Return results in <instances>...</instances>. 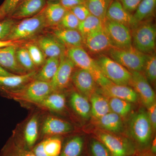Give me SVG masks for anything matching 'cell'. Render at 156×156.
Returning <instances> with one entry per match:
<instances>
[{"label":"cell","instance_id":"3957f363","mask_svg":"<svg viewBox=\"0 0 156 156\" xmlns=\"http://www.w3.org/2000/svg\"><path fill=\"white\" fill-rule=\"evenodd\" d=\"M52 92L50 82L34 80L21 88L6 92L4 96L38 105Z\"/></svg>","mask_w":156,"mask_h":156},{"label":"cell","instance_id":"f1b7e54d","mask_svg":"<svg viewBox=\"0 0 156 156\" xmlns=\"http://www.w3.org/2000/svg\"><path fill=\"white\" fill-rule=\"evenodd\" d=\"M84 144L85 140L83 136H73L63 143L59 156H81L83 152Z\"/></svg>","mask_w":156,"mask_h":156},{"label":"cell","instance_id":"5b68a950","mask_svg":"<svg viewBox=\"0 0 156 156\" xmlns=\"http://www.w3.org/2000/svg\"><path fill=\"white\" fill-rule=\"evenodd\" d=\"M109 56L129 71H143L147 54L141 53L133 46L124 49L112 48Z\"/></svg>","mask_w":156,"mask_h":156},{"label":"cell","instance_id":"44dd1931","mask_svg":"<svg viewBox=\"0 0 156 156\" xmlns=\"http://www.w3.org/2000/svg\"><path fill=\"white\" fill-rule=\"evenodd\" d=\"M36 72V70L23 75L0 76V94L4 96L7 92L23 87L34 80Z\"/></svg>","mask_w":156,"mask_h":156},{"label":"cell","instance_id":"b9f144b4","mask_svg":"<svg viewBox=\"0 0 156 156\" xmlns=\"http://www.w3.org/2000/svg\"><path fill=\"white\" fill-rule=\"evenodd\" d=\"M16 22V20L9 17L0 20V40L6 41Z\"/></svg>","mask_w":156,"mask_h":156},{"label":"cell","instance_id":"7dc6e473","mask_svg":"<svg viewBox=\"0 0 156 156\" xmlns=\"http://www.w3.org/2000/svg\"><path fill=\"white\" fill-rule=\"evenodd\" d=\"M135 156H156V154L153 153L150 150L148 149L138 152Z\"/></svg>","mask_w":156,"mask_h":156},{"label":"cell","instance_id":"e575fe53","mask_svg":"<svg viewBox=\"0 0 156 156\" xmlns=\"http://www.w3.org/2000/svg\"><path fill=\"white\" fill-rule=\"evenodd\" d=\"M108 98L111 112L116 114L122 118H126L131 113L132 103L117 98Z\"/></svg>","mask_w":156,"mask_h":156},{"label":"cell","instance_id":"83f0119b","mask_svg":"<svg viewBox=\"0 0 156 156\" xmlns=\"http://www.w3.org/2000/svg\"><path fill=\"white\" fill-rule=\"evenodd\" d=\"M37 105L50 111L61 112L65 108L66 98L64 94L61 92H53Z\"/></svg>","mask_w":156,"mask_h":156},{"label":"cell","instance_id":"d6a6232c","mask_svg":"<svg viewBox=\"0 0 156 156\" xmlns=\"http://www.w3.org/2000/svg\"><path fill=\"white\" fill-rule=\"evenodd\" d=\"M0 156H36L31 150L26 149L15 141L9 140L0 152Z\"/></svg>","mask_w":156,"mask_h":156},{"label":"cell","instance_id":"603a6c76","mask_svg":"<svg viewBox=\"0 0 156 156\" xmlns=\"http://www.w3.org/2000/svg\"><path fill=\"white\" fill-rule=\"evenodd\" d=\"M83 43L88 50L92 53L108 51L113 48L103 28L88 35L84 39Z\"/></svg>","mask_w":156,"mask_h":156},{"label":"cell","instance_id":"f35d334b","mask_svg":"<svg viewBox=\"0 0 156 156\" xmlns=\"http://www.w3.org/2000/svg\"><path fill=\"white\" fill-rule=\"evenodd\" d=\"M89 146L92 156H111L106 146L96 137L90 139Z\"/></svg>","mask_w":156,"mask_h":156},{"label":"cell","instance_id":"bcb514c9","mask_svg":"<svg viewBox=\"0 0 156 156\" xmlns=\"http://www.w3.org/2000/svg\"><path fill=\"white\" fill-rule=\"evenodd\" d=\"M59 3L67 10L79 5L85 4V0H59Z\"/></svg>","mask_w":156,"mask_h":156},{"label":"cell","instance_id":"f5cc1de1","mask_svg":"<svg viewBox=\"0 0 156 156\" xmlns=\"http://www.w3.org/2000/svg\"></svg>","mask_w":156,"mask_h":156},{"label":"cell","instance_id":"8fae6325","mask_svg":"<svg viewBox=\"0 0 156 156\" xmlns=\"http://www.w3.org/2000/svg\"><path fill=\"white\" fill-rule=\"evenodd\" d=\"M98 86L100 87L98 90L108 98H117L132 103H136L139 98L130 86L115 84L107 79Z\"/></svg>","mask_w":156,"mask_h":156},{"label":"cell","instance_id":"6da1fadb","mask_svg":"<svg viewBox=\"0 0 156 156\" xmlns=\"http://www.w3.org/2000/svg\"><path fill=\"white\" fill-rule=\"evenodd\" d=\"M127 136L132 140L137 153L149 149L154 132L146 111L140 109L128 120Z\"/></svg>","mask_w":156,"mask_h":156},{"label":"cell","instance_id":"d590c367","mask_svg":"<svg viewBox=\"0 0 156 156\" xmlns=\"http://www.w3.org/2000/svg\"><path fill=\"white\" fill-rule=\"evenodd\" d=\"M16 56L20 65L27 73L36 71V67L32 60L29 53L23 46H17L16 50Z\"/></svg>","mask_w":156,"mask_h":156},{"label":"cell","instance_id":"e0dca14e","mask_svg":"<svg viewBox=\"0 0 156 156\" xmlns=\"http://www.w3.org/2000/svg\"><path fill=\"white\" fill-rule=\"evenodd\" d=\"M38 136V117L37 115H34L27 122L23 128L22 136L13 137L19 145L26 149L31 151L37 143Z\"/></svg>","mask_w":156,"mask_h":156},{"label":"cell","instance_id":"816d5d0a","mask_svg":"<svg viewBox=\"0 0 156 156\" xmlns=\"http://www.w3.org/2000/svg\"><path fill=\"white\" fill-rule=\"evenodd\" d=\"M48 2H59V0H47Z\"/></svg>","mask_w":156,"mask_h":156},{"label":"cell","instance_id":"1f68e13d","mask_svg":"<svg viewBox=\"0 0 156 156\" xmlns=\"http://www.w3.org/2000/svg\"><path fill=\"white\" fill-rule=\"evenodd\" d=\"M112 0H85V5L90 14L98 17L102 21L106 19L108 6Z\"/></svg>","mask_w":156,"mask_h":156},{"label":"cell","instance_id":"836d02e7","mask_svg":"<svg viewBox=\"0 0 156 156\" xmlns=\"http://www.w3.org/2000/svg\"><path fill=\"white\" fill-rule=\"evenodd\" d=\"M156 0H142L133 14L135 21L140 23L151 17L154 12Z\"/></svg>","mask_w":156,"mask_h":156},{"label":"cell","instance_id":"9c48e42d","mask_svg":"<svg viewBox=\"0 0 156 156\" xmlns=\"http://www.w3.org/2000/svg\"><path fill=\"white\" fill-rule=\"evenodd\" d=\"M103 28L113 48L124 49L132 46L131 31L128 27L105 19Z\"/></svg>","mask_w":156,"mask_h":156},{"label":"cell","instance_id":"ac0fdd59","mask_svg":"<svg viewBox=\"0 0 156 156\" xmlns=\"http://www.w3.org/2000/svg\"><path fill=\"white\" fill-rule=\"evenodd\" d=\"M74 128L67 121L53 116L47 117L42 124L41 134L47 136H58L70 133Z\"/></svg>","mask_w":156,"mask_h":156},{"label":"cell","instance_id":"ee69618b","mask_svg":"<svg viewBox=\"0 0 156 156\" xmlns=\"http://www.w3.org/2000/svg\"><path fill=\"white\" fill-rule=\"evenodd\" d=\"M122 4L124 9L132 14L134 12L142 0H118Z\"/></svg>","mask_w":156,"mask_h":156},{"label":"cell","instance_id":"74e56055","mask_svg":"<svg viewBox=\"0 0 156 156\" xmlns=\"http://www.w3.org/2000/svg\"><path fill=\"white\" fill-rule=\"evenodd\" d=\"M148 81L154 83L156 80V56L154 53L147 54L143 69Z\"/></svg>","mask_w":156,"mask_h":156},{"label":"cell","instance_id":"ab89813d","mask_svg":"<svg viewBox=\"0 0 156 156\" xmlns=\"http://www.w3.org/2000/svg\"><path fill=\"white\" fill-rule=\"evenodd\" d=\"M80 21L70 10H67L58 24L59 28L78 30Z\"/></svg>","mask_w":156,"mask_h":156},{"label":"cell","instance_id":"f907efd6","mask_svg":"<svg viewBox=\"0 0 156 156\" xmlns=\"http://www.w3.org/2000/svg\"><path fill=\"white\" fill-rule=\"evenodd\" d=\"M14 74L7 71L6 70L0 67V76H11L14 75Z\"/></svg>","mask_w":156,"mask_h":156},{"label":"cell","instance_id":"60d3db41","mask_svg":"<svg viewBox=\"0 0 156 156\" xmlns=\"http://www.w3.org/2000/svg\"><path fill=\"white\" fill-rule=\"evenodd\" d=\"M23 0H5L0 6V20L8 18Z\"/></svg>","mask_w":156,"mask_h":156},{"label":"cell","instance_id":"7bdbcfd3","mask_svg":"<svg viewBox=\"0 0 156 156\" xmlns=\"http://www.w3.org/2000/svg\"><path fill=\"white\" fill-rule=\"evenodd\" d=\"M69 10L75 15L80 22L84 20L91 14L88 8L85 5V4L76 6Z\"/></svg>","mask_w":156,"mask_h":156},{"label":"cell","instance_id":"484cf974","mask_svg":"<svg viewBox=\"0 0 156 156\" xmlns=\"http://www.w3.org/2000/svg\"><path fill=\"white\" fill-rule=\"evenodd\" d=\"M69 102L72 108L79 116L85 120L91 118V105L88 98L79 92H74L70 95Z\"/></svg>","mask_w":156,"mask_h":156},{"label":"cell","instance_id":"4dcf8cb0","mask_svg":"<svg viewBox=\"0 0 156 156\" xmlns=\"http://www.w3.org/2000/svg\"><path fill=\"white\" fill-rule=\"evenodd\" d=\"M103 21L98 17L90 14L86 19L80 22L78 30L83 39L88 35L103 28Z\"/></svg>","mask_w":156,"mask_h":156},{"label":"cell","instance_id":"4316f807","mask_svg":"<svg viewBox=\"0 0 156 156\" xmlns=\"http://www.w3.org/2000/svg\"><path fill=\"white\" fill-rule=\"evenodd\" d=\"M48 2L44 9L45 20L48 27L58 26L67 11L58 2Z\"/></svg>","mask_w":156,"mask_h":156},{"label":"cell","instance_id":"f6af8a7d","mask_svg":"<svg viewBox=\"0 0 156 156\" xmlns=\"http://www.w3.org/2000/svg\"><path fill=\"white\" fill-rule=\"evenodd\" d=\"M147 108L148 118L155 132L156 130V102Z\"/></svg>","mask_w":156,"mask_h":156},{"label":"cell","instance_id":"f546056e","mask_svg":"<svg viewBox=\"0 0 156 156\" xmlns=\"http://www.w3.org/2000/svg\"><path fill=\"white\" fill-rule=\"evenodd\" d=\"M59 62L60 58H47L41 69L37 72L34 80L50 82L57 71Z\"/></svg>","mask_w":156,"mask_h":156},{"label":"cell","instance_id":"d4e9b609","mask_svg":"<svg viewBox=\"0 0 156 156\" xmlns=\"http://www.w3.org/2000/svg\"><path fill=\"white\" fill-rule=\"evenodd\" d=\"M91 105V117L93 119H99L111 112L108 98L98 89L89 98Z\"/></svg>","mask_w":156,"mask_h":156},{"label":"cell","instance_id":"5bb4252c","mask_svg":"<svg viewBox=\"0 0 156 156\" xmlns=\"http://www.w3.org/2000/svg\"><path fill=\"white\" fill-rule=\"evenodd\" d=\"M71 80L79 93L88 98L97 91V84L92 75L85 70H76L73 73Z\"/></svg>","mask_w":156,"mask_h":156},{"label":"cell","instance_id":"cb8c5ba5","mask_svg":"<svg viewBox=\"0 0 156 156\" xmlns=\"http://www.w3.org/2000/svg\"><path fill=\"white\" fill-rule=\"evenodd\" d=\"M52 34L67 47H82L83 39L78 30L56 28L53 30Z\"/></svg>","mask_w":156,"mask_h":156},{"label":"cell","instance_id":"4fadbf2b","mask_svg":"<svg viewBox=\"0 0 156 156\" xmlns=\"http://www.w3.org/2000/svg\"><path fill=\"white\" fill-rule=\"evenodd\" d=\"M34 42L41 49L47 58H60L66 53L65 46L52 34L38 36Z\"/></svg>","mask_w":156,"mask_h":156},{"label":"cell","instance_id":"8992f818","mask_svg":"<svg viewBox=\"0 0 156 156\" xmlns=\"http://www.w3.org/2000/svg\"><path fill=\"white\" fill-rule=\"evenodd\" d=\"M131 31L133 47L145 54L152 53L156 46V30L150 22L139 23Z\"/></svg>","mask_w":156,"mask_h":156},{"label":"cell","instance_id":"2e32d148","mask_svg":"<svg viewBox=\"0 0 156 156\" xmlns=\"http://www.w3.org/2000/svg\"><path fill=\"white\" fill-rule=\"evenodd\" d=\"M47 2V0H23L8 17L16 20L33 17L44 9Z\"/></svg>","mask_w":156,"mask_h":156},{"label":"cell","instance_id":"d6986e66","mask_svg":"<svg viewBox=\"0 0 156 156\" xmlns=\"http://www.w3.org/2000/svg\"><path fill=\"white\" fill-rule=\"evenodd\" d=\"M62 144L59 136H47L37 143L31 151L36 156H59Z\"/></svg>","mask_w":156,"mask_h":156},{"label":"cell","instance_id":"7a4b0ae2","mask_svg":"<svg viewBox=\"0 0 156 156\" xmlns=\"http://www.w3.org/2000/svg\"><path fill=\"white\" fill-rule=\"evenodd\" d=\"M47 27L44 9L33 17L16 22L6 41L15 42L31 40L38 36Z\"/></svg>","mask_w":156,"mask_h":156},{"label":"cell","instance_id":"52a82bcc","mask_svg":"<svg viewBox=\"0 0 156 156\" xmlns=\"http://www.w3.org/2000/svg\"><path fill=\"white\" fill-rule=\"evenodd\" d=\"M66 54L75 66L90 73L98 86L106 80L107 78L101 72L97 62L91 58L82 47L67 48Z\"/></svg>","mask_w":156,"mask_h":156},{"label":"cell","instance_id":"8d00e7d4","mask_svg":"<svg viewBox=\"0 0 156 156\" xmlns=\"http://www.w3.org/2000/svg\"><path fill=\"white\" fill-rule=\"evenodd\" d=\"M29 53L36 67H41L47 58L41 49L34 42H28L23 45Z\"/></svg>","mask_w":156,"mask_h":156},{"label":"cell","instance_id":"ffe728a7","mask_svg":"<svg viewBox=\"0 0 156 156\" xmlns=\"http://www.w3.org/2000/svg\"><path fill=\"white\" fill-rule=\"evenodd\" d=\"M16 44L0 49V67L16 75L27 73L19 64L16 58Z\"/></svg>","mask_w":156,"mask_h":156},{"label":"cell","instance_id":"30bf717a","mask_svg":"<svg viewBox=\"0 0 156 156\" xmlns=\"http://www.w3.org/2000/svg\"><path fill=\"white\" fill-rule=\"evenodd\" d=\"M129 86L133 88L144 105L147 108L156 102V95L149 82L141 72L131 71Z\"/></svg>","mask_w":156,"mask_h":156},{"label":"cell","instance_id":"c3c4849f","mask_svg":"<svg viewBox=\"0 0 156 156\" xmlns=\"http://www.w3.org/2000/svg\"><path fill=\"white\" fill-rule=\"evenodd\" d=\"M14 44H15L14 42L11 41L0 40V49Z\"/></svg>","mask_w":156,"mask_h":156},{"label":"cell","instance_id":"7402d4cb","mask_svg":"<svg viewBox=\"0 0 156 156\" xmlns=\"http://www.w3.org/2000/svg\"><path fill=\"white\" fill-rule=\"evenodd\" d=\"M94 121L98 129L121 135H122L125 131L123 118L112 112H110Z\"/></svg>","mask_w":156,"mask_h":156},{"label":"cell","instance_id":"7c38bea8","mask_svg":"<svg viewBox=\"0 0 156 156\" xmlns=\"http://www.w3.org/2000/svg\"><path fill=\"white\" fill-rule=\"evenodd\" d=\"M75 66L66 54L60 57L58 69L50 82L53 92H61L67 88L71 80Z\"/></svg>","mask_w":156,"mask_h":156},{"label":"cell","instance_id":"681fc988","mask_svg":"<svg viewBox=\"0 0 156 156\" xmlns=\"http://www.w3.org/2000/svg\"><path fill=\"white\" fill-rule=\"evenodd\" d=\"M156 137L155 138H153L152 141L151 143L150 147L149 149L151 151L154 153L155 154L156 153Z\"/></svg>","mask_w":156,"mask_h":156},{"label":"cell","instance_id":"9a60e30c","mask_svg":"<svg viewBox=\"0 0 156 156\" xmlns=\"http://www.w3.org/2000/svg\"><path fill=\"white\" fill-rule=\"evenodd\" d=\"M106 19L124 24L130 29L139 24L135 21L133 14L126 11L118 0H112L106 12Z\"/></svg>","mask_w":156,"mask_h":156},{"label":"cell","instance_id":"277c9868","mask_svg":"<svg viewBox=\"0 0 156 156\" xmlns=\"http://www.w3.org/2000/svg\"><path fill=\"white\" fill-rule=\"evenodd\" d=\"M94 134L106 146L111 156H134L137 154L134 144L128 136L99 129L94 131Z\"/></svg>","mask_w":156,"mask_h":156},{"label":"cell","instance_id":"ba28073f","mask_svg":"<svg viewBox=\"0 0 156 156\" xmlns=\"http://www.w3.org/2000/svg\"><path fill=\"white\" fill-rule=\"evenodd\" d=\"M95 61L107 79L115 84L129 86L131 73L122 66L105 55L100 56Z\"/></svg>","mask_w":156,"mask_h":156}]
</instances>
